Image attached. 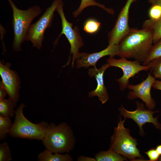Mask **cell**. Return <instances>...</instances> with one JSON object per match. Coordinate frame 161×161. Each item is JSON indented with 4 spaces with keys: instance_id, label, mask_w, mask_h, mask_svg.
Returning <instances> with one entry per match:
<instances>
[{
    "instance_id": "6da1fadb",
    "label": "cell",
    "mask_w": 161,
    "mask_h": 161,
    "mask_svg": "<svg viewBox=\"0 0 161 161\" xmlns=\"http://www.w3.org/2000/svg\"><path fill=\"white\" fill-rule=\"evenodd\" d=\"M153 44V34L151 30L131 29L118 44L117 56L133 58L143 64L146 60Z\"/></svg>"
},
{
    "instance_id": "7a4b0ae2",
    "label": "cell",
    "mask_w": 161,
    "mask_h": 161,
    "mask_svg": "<svg viewBox=\"0 0 161 161\" xmlns=\"http://www.w3.org/2000/svg\"><path fill=\"white\" fill-rule=\"evenodd\" d=\"M46 149L53 153H68L73 149L75 139L73 131L66 123L56 126L48 124L42 140Z\"/></svg>"
},
{
    "instance_id": "3957f363",
    "label": "cell",
    "mask_w": 161,
    "mask_h": 161,
    "mask_svg": "<svg viewBox=\"0 0 161 161\" xmlns=\"http://www.w3.org/2000/svg\"><path fill=\"white\" fill-rule=\"evenodd\" d=\"M126 120H122L120 117L111 137L109 149L130 161H145L137 147V140L130 135V130L124 126Z\"/></svg>"
},
{
    "instance_id": "277c9868",
    "label": "cell",
    "mask_w": 161,
    "mask_h": 161,
    "mask_svg": "<svg viewBox=\"0 0 161 161\" xmlns=\"http://www.w3.org/2000/svg\"><path fill=\"white\" fill-rule=\"evenodd\" d=\"M7 0L13 12L12 25L14 36L13 47L15 50L18 51L21 50V44L26 40L32 21L41 13V11L40 7L37 5L25 10H20L12 0Z\"/></svg>"
},
{
    "instance_id": "5b68a950",
    "label": "cell",
    "mask_w": 161,
    "mask_h": 161,
    "mask_svg": "<svg viewBox=\"0 0 161 161\" xmlns=\"http://www.w3.org/2000/svg\"><path fill=\"white\" fill-rule=\"evenodd\" d=\"M25 107L21 103L15 111V119L9 135L14 138L42 140L48 123L42 121L35 124L29 121L23 114Z\"/></svg>"
},
{
    "instance_id": "8992f818",
    "label": "cell",
    "mask_w": 161,
    "mask_h": 161,
    "mask_svg": "<svg viewBox=\"0 0 161 161\" xmlns=\"http://www.w3.org/2000/svg\"><path fill=\"white\" fill-rule=\"evenodd\" d=\"M61 0H54L38 20L31 25L30 27L26 40L31 41L33 46L38 49L42 47L45 31L51 26L54 12Z\"/></svg>"
},
{
    "instance_id": "52a82bcc",
    "label": "cell",
    "mask_w": 161,
    "mask_h": 161,
    "mask_svg": "<svg viewBox=\"0 0 161 161\" xmlns=\"http://www.w3.org/2000/svg\"><path fill=\"white\" fill-rule=\"evenodd\" d=\"M136 109L134 111L126 110L123 105L118 109L120 114L125 119H131L137 123L139 127L140 135H144L145 133L143 127L146 123H152L157 129L161 130V124L158 121V116L155 117L153 116L154 113L159 112V111L147 109L143 103L138 101L136 102Z\"/></svg>"
},
{
    "instance_id": "ba28073f",
    "label": "cell",
    "mask_w": 161,
    "mask_h": 161,
    "mask_svg": "<svg viewBox=\"0 0 161 161\" xmlns=\"http://www.w3.org/2000/svg\"><path fill=\"white\" fill-rule=\"evenodd\" d=\"M63 2L61 0L58 3L56 10L61 19L62 30L55 42H57L61 35H65L70 45V54L72 55V66H73L74 62L79 53V49L83 47V43L78 28L76 26L73 27V24L67 20L63 11Z\"/></svg>"
},
{
    "instance_id": "9c48e42d",
    "label": "cell",
    "mask_w": 161,
    "mask_h": 161,
    "mask_svg": "<svg viewBox=\"0 0 161 161\" xmlns=\"http://www.w3.org/2000/svg\"><path fill=\"white\" fill-rule=\"evenodd\" d=\"M107 61L110 66L119 68L123 71L122 76L116 80L121 91L128 88L131 78L141 71H147L149 70L148 66L141 65L140 63L137 61H129L125 58L115 59L113 57H110Z\"/></svg>"
},
{
    "instance_id": "30bf717a",
    "label": "cell",
    "mask_w": 161,
    "mask_h": 161,
    "mask_svg": "<svg viewBox=\"0 0 161 161\" xmlns=\"http://www.w3.org/2000/svg\"><path fill=\"white\" fill-rule=\"evenodd\" d=\"M137 0H127L120 12L115 24L108 34L109 44L118 45L122 39L129 32V14L130 7Z\"/></svg>"
},
{
    "instance_id": "8fae6325",
    "label": "cell",
    "mask_w": 161,
    "mask_h": 161,
    "mask_svg": "<svg viewBox=\"0 0 161 161\" xmlns=\"http://www.w3.org/2000/svg\"><path fill=\"white\" fill-rule=\"evenodd\" d=\"M155 80L151 73H148L146 78L140 83L136 85L129 84L128 88L130 91L128 93L127 98L130 100L139 98L145 103L148 109L153 110L155 107L156 102L151 96V91Z\"/></svg>"
},
{
    "instance_id": "7c38bea8",
    "label": "cell",
    "mask_w": 161,
    "mask_h": 161,
    "mask_svg": "<svg viewBox=\"0 0 161 161\" xmlns=\"http://www.w3.org/2000/svg\"><path fill=\"white\" fill-rule=\"evenodd\" d=\"M10 64L0 63L1 83L8 95L9 98L16 105L19 98L18 91L20 81L16 72L11 70Z\"/></svg>"
},
{
    "instance_id": "4fadbf2b",
    "label": "cell",
    "mask_w": 161,
    "mask_h": 161,
    "mask_svg": "<svg viewBox=\"0 0 161 161\" xmlns=\"http://www.w3.org/2000/svg\"><path fill=\"white\" fill-rule=\"evenodd\" d=\"M118 51V45L109 44L106 49L99 52L91 54L79 53L75 60L76 67L78 69L91 66L96 67L97 62L101 58L107 55L110 57H113L117 55Z\"/></svg>"
},
{
    "instance_id": "5bb4252c",
    "label": "cell",
    "mask_w": 161,
    "mask_h": 161,
    "mask_svg": "<svg viewBox=\"0 0 161 161\" xmlns=\"http://www.w3.org/2000/svg\"><path fill=\"white\" fill-rule=\"evenodd\" d=\"M110 66L107 63L99 69L94 67L89 69L88 71L89 76L95 77L97 83L96 88L89 93V97H91L97 96L102 104L105 103L109 99V95L104 84L103 76L105 71Z\"/></svg>"
},
{
    "instance_id": "9a60e30c",
    "label": "cell",
    "mask_w": 161,
    "mask_h": 161,
    "mask_svg": "<svg viewBox=\"0 0 161 161\" xmlns=\"http://www.w3.org/2000/svg\"><path fill=\"white\" fill-rule=\"evenodd\" d=\"M53 153L46 149L40 153L37 156L39 161H72V157L68 153L62 154L59 153Z\"/></svg>"
},
{
    "instance_id": "2e32d148",
    "label": "cell",
    "mask_w": 161,
    "mask_h": 161,
    "mask_svg": "<svg viewBox=\"0 0 161 161\" xmlns=\"http://www.w3.org/2000/svg\"><path fill=\"white\" fill-rule=\"evenodd\" d=\"M96 161H123L127 159L112 150L109 149L106 151H101L94 155Z\"/></svg>"
},
{
    "instance_id": "e0dca14e",
    "label": "cell",
    "mask_w": 161,
    "mask_h": 161,
    "mask_svg": "<svg viewBox=\"0 0 161 161\" xmlns=\"http://www.w3.org/2000/svg\"><path fill=\"white\" fill-rule=\"evenodd\" d=\"M142 27L152 31L154 44L161 39V18L156 20L150 19L147 20L143 23Z\"/></svg>"
},
{
    "instance_id": "ac0fdd59",
    "label": "cell",
    "mask_w": 161,
    "mask_h": 161,
    "mask_svg": "<svg viewBox=\"0 0 161 161\" xmlns=\"http://www.w3.org/2000/svg\"><path fill=\"white\" fill-rule=\"evenodd\" d=\"M96 0H81L78 8L73 13V16L75 17H77L87 7L95 6L100 7L112 15L114 14V11L112 9L106 7L104 5L96 2Z\"/></svg>"
},
{
    "instance_id": "d6986e66",
    "label": "cell",
    "mask_w": 161,
    "mask_h": 161,
    "mask_svg": "<svg viewBox=\"0 0 161 161\" xmlns=\"http://www.w3.org/2000/svg\"><path fill=\"white\" fill-rule=\"evenodd\" d=\"M16 105L9 98L0 100V115L10 118L14 116V108Z\"/></svg>"
},
{
    "instance_id": "ffe728a7",
    "label": "cell",
    "mask_w": 161,
    "mask_h": 161,
    "mask_svg": "<svg viewBox=\"0 0 161 161\" xmlns=\"http://www.w3.org/2000/svg\"><path fill=\"white\" fill-rule=\"evenodd\" d=\"M13 124L10 118L0 115V140H4L9 134Z\"/></svg>"
},
{
    "instance_id": "44dd1931",
    "label": "cell",
    "mask_w": 161,
    "mask_h": 161,
    "mask_svg": "<svg viewBox=\"0 0 161 161\" xmlns=\"http://www.w3.org/2000/svg\"><path fill=\"white\" fill-rule=\"evenodd\" d=\"M161 57V39L154 44L146 60L143 64L147 66L151 60Z\"/></svg>"
},
{
    "instance_id": "7402d4cb",
    "label": "cell",
    "mask_w": 161,
    "mask_h": 161,
    "mask_svg": "<svg viewBox=\"0 0 161 161\" xmlns=\"http://www.w3.org/2000/svg\"><path fill=\"white\" fill-rule=\"evenodd\" d=\"M148 66L154 78L161 80V57L151 60Z\"/></svg>"
},
{
    "instance_id": "603a6c76",
    "label": "cell",
    "mask_w": 161,
    "mask_h": 161,
    "mask_svg": "<svg viewBox=\"0 0 161 161\" xmlns=\"http://www.w3.org/2000/svg\"><path fill=\"white\" fill-rule=\"evenodd\" d=\"M100 23L93 19H89L84 23L83 30L86 32L92 34L96 32L99 30Z\"/></svg>"
},
{
    "instance_id": "cb8c5ba5",
    "label": "cell",
    "mask_w": 161,
    "mask_h": 161,
    "mask_svg": "<svg viewBox=\"0 0 161 161\" xmlns=\"http://www.w3.org/2000/svg\"><path fill=\"white\" fill-rule=\"evenodd\" d=\"M12 159L11 151L6 142L0 144V161H10Z\"/></svg>"
},
{
    "instance_id": "d4e9b609",
    "label": "cell",
    "mask_w": 161,
    "mask_h": 161,
    "mask_svg": "<svg viewBox=\"0 0 161 161\" xmlns=\"http://www.w3.org/2000/svg\"><path fill=\"white\" fill-rule=\"evenodd\" d=\"M150 19L156 20L161 18V6L158 4H152L148 11Z\"/></svg>"
},
{
    "instance_id": "484cf974",
    "label": "cell",
    "mask_w": 161,
    "mask_h": 161,
    "mask_svg": "<svg viewBox=\"0 0 161 161\" xmlns=\"http://www.w3.org/2000/svg\"><path fill=\"white\" fill-rule=\"evenodd\" d=\"M147 155L150 161H156L158 160L160 155L157 151L156 148H152L145 152Z\"/></svg>"
},
{
    "instance_id": "4316f807",
    "label": "cell",
    "mask_w": 161,
    "mask_h": 161,
    "mask_svg": "<svg viewBox=\"0 0 161 161\" xmlns=\"http://www.w3.org/2000/svg\"><path fill=\"white\" fill-rule=\"evenodd\" d=\"M7 94L4 87L1 82L0 85V100L4 99Z\"/></svg>"
},
{
    "instance_id": "83f0119b",
    "label": "cell",
    "mask_w": 161,
    "mask_h": 161,
    "mask_svg": "<svg viewBox=\"0 0 161 161\" xmlns=\"http://www.w3.org/2000/svg\"><path fill=\"white\" fill-rule=\"evenodd\" d=\"M78 161H96L95 158L83 156H79L77 158Z\"/></svg>"
},
{
    "instance_id": "f1b7e54d",
    "label": "cell",
    "mask_w": 161,
    "mask_h": 161,
    "mask_svg": "<svg viewBox=\"0 0 161 161\" xmlns=\"http://www.w3.org/2000/svg\"><path fill=\"white\" fill-rule=\"evenodd\" d=\"M152 87L155 89L161 90V80H155Z\"/></svg>"
},
{
    "instance_id": "f546056e",
    "label": "cell",
    "mask_w": 161,
    "mask_h": 161,
    "mask_svg": "<svg viewBox=\"0 0 161 161\" xmlns=\"http://www.w3.org/2000/svg\"><path fill=\"white\" fill-rule=\"evenodd\" d=\"M148 2L153 4H158L161 6V0H148Z\"/></svg>"
},
{
    "instance_id": "4dcf8cb0",
    "label": "cell",
    "mask_w": 161,
    "mask_h": 161,
    "mask_svg": "<svg viewBox=\"0 0 161 161\" xmlns=\"http://www.w3.org/2000/svg\"><path fill=\"white\" fill-rule=\"evenodd\" d=\"M156 149L160 154V156L161 155V145H160L157 146L156 148Z\"/></svg>"
},
{
    "instance_id": "1f68e13d",
    "label": "cell",
    "mask_w": 161,
    "mask_h": 161,
    "mask_svg": "<svg viewBox=\"0 0 161 161\" xmlns=\"http://www.w3.org/2000/svg\"><path fill=\"white\" fill-rule=\"evenodd\" d=\"M159 160L161 161V155L160 156Z\"/></svg>"
}]
</instances>
